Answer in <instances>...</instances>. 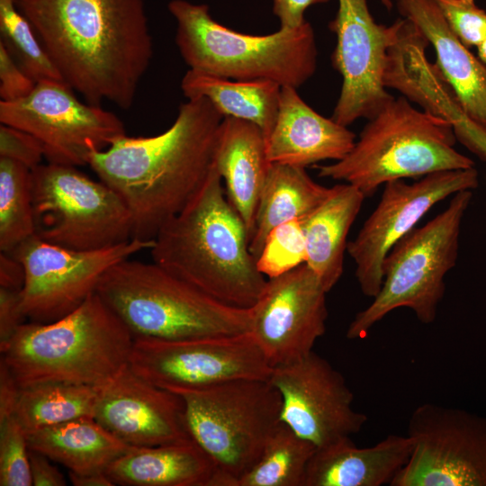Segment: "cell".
Returning <instances> with one entry per match:
<instances>
[{
    "label": "cell",
    "instance_id": "obj_1",
    "mask_svg": "<svg viewBox=\"0 0 486 486\" xmlns=\"http://www.w3.org/2000/svg\"><path fill=\"white\" fill-rule=\"evenodd\" d=\"M16 2L69 87L91 104H133L153 55L143 0Z\"/></svg>",
    "mask_w": 486,
    "mask_h": 486
},
{
    "label": "cell",
    "instance_id": "obj_2",
    "mask_svg": "<svg viewBox=\"0 0 486 486\" xmlns=\"http://www.w3.org/2000/svg\"><path fill=\"white\" fill-rule=\"evenodd\" d=\"M223 118L206 98L187 99L164 132L125 134L91 156L92 170L127 206L132 238L154 239L194 197L212 165Z\"/></svg>",
    "mask_w": 486,
    "mask_h": 486
},
{
    "label": "cell",
    "instance_id": "obj_3",
    "mask_svg": "<svg viewBox=\"0 0 486 486\" xmlns=\"http://www.w3.org/2000/svg\"><path fill=\"white\" fill-rule=\"evenodd\" d=\"M212 164L189 202L166 221L149 249L154 263L216 300L252 308L266 284L249 251L246 225Z\"/></svg>",
    "mask_w": 486,
    "mask_h": 486
},
{
    "label": "cell",
    "instance_id": "obj_4",
    "mask_svg": "<svg viewBox=\"0 0 486 486\" xmlns=\"http://www.w3.org/2000/svg\"><path fill=\"white\" fill-rule=\"evenodd\" d=\"M134 337L96 292L49 323L24 322L1 352L20 387L67 382L100 387L129 364Z\"/></svg>",
    "mask_w": 486,
    "mask_h": 486
},
{
    "label": "cell",
    "instance_id": "obj_5",
    "mask_svg": "<svg viewBox=\"0 0 486 486\" xmlns=\"http://www.w3.org/2000/svg\"><path fill=\"white\" fill-rule=\"evenodd\" d=\"M96 292L134 338L184 340L251 329L252 308L221 302L154 262L127 258L115 264Z\"/></svg>",
    "mask_w": 486,
    "mask_h": 486
},
{
    "label": "cell",
    "instance_id": "obj_6",
    "mask_svg": "<svg viewBox=\"0 0 486 486\" xmlns=\"http://www.w3.org/2000/svg\"><path fill=\"white\" fill-rule=\"evenodd\" d=\"M456 140L447 121L393 96L368 120L344 158L317 166L318 176L370 197L390 181L473 167V160L454 148Z\"/></svg>",
    "mask_w": 486,
    "mask_h": 486
},
{
    "label": "cell",
    "instance_id": "obj_7",
    "mask_svg": "<svg viewBox=\"0 0 486 486\" xmlns=\"http://www.w3.org/2000/svg\"><path fill=\"white\" fill-rule=\"evenodd\" d=\"M168 11L176 22V46L189 69L295 88L316 71V39L307 21L298 28L253 35L216 22L204 4L172 0Z\"/></svg>",
    "mask_w": 486,
    "mask_h": 486
},
{
    "label": "cell",
    "instance_id": "obj_8",
    "mask_svg": "<svg viewBox=\"0 0 486 486\" xmlns=\"http://www.w3.org/2000/svg\"><path fill=\"white\" fill-rule=\"evenodd\" d=\"M174 392L192 438L215 464L212 486H237L282 422L278 390L269 380L238 379Z\"/></svg>",
    "mask_w": 486,
    "mask_h": 486
},
{
    "label": "cell",
    "instance_id": "obj_9",
    "mask_svg": "<svg viewBox=\"0 0 486 486\" xmlns=\"http://www.w3.org/2000/svg\"><path fill=\"white\" fill-rule=\"evenodd\" d=\"M472 198V190L453 194L446 210L393 246L383 262L381 289L349 323L348 339L366 338L399 308L411 310L423 324L434 322L446 292L445 277L458 258L461 225Z\"/></svg>",
    "mask_w": 486,
    "mask_h": 486
},
{
    "label": "cell",
    "instance_id": "obj_10",
    "mask_svg": "<svg viewBox=\"0 0 486 486\" xmlns=\"http://www.w3.org/2000/svg\"><path fill=\"white\" fill-rule=\"evenodd\" d=\"M36 235L75 250L103 248L132 238L130 213L101 180L76 166L40 164L32 170Z\"/></svg>",
    "mask_w": 486,
    "mask_h": 486
},
{
    "label": "cell",
    "instance_id": "obj_11",
    "mask_svg": "<svg viewBox=\"0 0 486 486\" xmlns=\"http://www.w3.org/2000/svg\"><path fill=\"white\" fill-rule=\"evenodd\" d=\"M154 245V239L131 238L117 245L75 250L42 240L34 235L12 254L23 266L25 280L20 291L26 319L39 323L58 320L78 308L115 264Z\"/></svg>",
    "mask_w": 486,
    "mask_h": 486
},
{
    "label": "cell",
    "instance_id": "obj_12",
    "mask_svg": "<svg viewBox=\"0 0 486 486\" xmlns=\"http://www.w3.org/2000/svg\"><path fill=\"white\" fill-rule=\"evenodd\" d=\"M0 122L34 136L49 163L80 166L126 134L120 118L100 105L82 103L59 81L36 84L27 96L0 101Z\"/></svg>",
    "mask_w": 486,
    "mask_h": 486
},
{
    "label": "cell",
    "instance_id": "obj_13",
    "mask_svg": "<svg viewBox=\"0 0 486 486\" xmlns=\"http://www.w3.org/2000/svg\"><path fill=\"white\" fill-rule=\"evenodd\" d=\"M412 452L390 486H486V418L423 403L411 413Z\"/></svg>",
    "mask_w": 486,
    "mask_h": 486
},
{
    "label": "cell",
    "instance_id": "obj_14",
    "mask_svg": "<svg viewBox=\"0 0 486 486\" xmlns=\"http://www.w3.org/2000/svg\"><path fill=\"white\" fill-rule=\"evenodd\" d=\"M129 365L171 392L238 379L269 380L273 370L250 331L184 340L134 338Z\"/></svg>",
    "mask_w": 486,
    "mask_h": 486
},
{
    "label": "cell",
    "instance_id": "obj_15",
    "mask_svg": "<svg viewBox=\"0 0 486 486\" xmlns=\"http://www.w3.org/2000/svg\"><path fill=\"white\" fill-rule=\"evenodd\" d=\"M478 184L474 166L436 172L411 184L404 179L386 183L374 211L347 243L346 251L356 264L355 274L363 294L374 298L378 293L386 256L434 205Z\"/></svg>",
    "mask_w": 486,
    "mask_h": 486
},
{
    "label": "cell",
    "instance_id": "obj_16",
    "mask_svg": "<svg viewBox=\"0 0 486 486\" xmlns=\"http://www.w3.org/2000/svg\"><path fill=\"white\" fill-rule=\"evenodd\" d=\"M328 27L337 40L332 65L342 77L331 118L347 127L358 119L369 120L393 98L384 86V73L395 23H377L367 0H338Z\"/></svg>",
    "mask_w": 486,
    "mask_h": 486
},
{
    "label": "cell",
    "instance_id": "obj_17",
    "mask_svg": "<svg viewBox=\"0 0 486 486\" xmlns=\"http://www.w3.org/2000/svg\"><path fill=\"white\" fill-rule=\"evenodd\" d=\"M269 381L282 397L281 421L316 448L351 437L367 421L353 408L354 393L342 374L314 351L274 367Z\"/></svg>",
    "mask_w": 486,
    "mask_h": 486
},
{
    "label": "cell",
    "instance_id": "obj_18",
    "mask_svg": "<svg viewBox=\"0 0 486 486\" xmlns=\"http://www.w3.org/2000/svg\"><path fill=\"white\" fill-rule=\"evenodd\" d=\"M327 293L306 263L267 279L252 307L250 333L272 368L296 362L313 351L326 332Z\"/></svg>",
    "mask_w": 486,
    "mask_h": 486
},
{
    "label": "cell",
    "instance_id": "obj_19",
    "mask_svg": "<svg viewBox=\"0 0 486 486\" xmlns=\"http://www.w3.org/2000/svg\"><path fill=\"white\" fill-rule=\"evenodd\" d=\"M94 418L134 447L193 439L182 397L147 381L129 364L100 386Z\"/></svg>",
    "mask_w": 486,
    "mask_h": 486
},
{
    "label": "cell",
    "instance_id": "obj_20",
    "mask_svg": "<svg viewBox=\"0 0 486 486\" xmlns=\"http://www.w3.org/2000/svg\"><path fill=\"white\" fill-rule=\"evenodd\" d=\"M356 134L313 110L292 86H282L276 121L266 139L272 164L306 168L324 160L338 161L353 148Z\"/></svg>",
    "mask_w": 486,
    "mask_h": 486
},
{
    "label": "cell",
    "instance_id": "obj_21",
    "mask_svg": "<svg viewBox=\"0 0 486 486\" xmlns=\"http://www.w3.org/2000/svg\"><path fill=\"white\" fill-rule=\"evenodd\" d=\"M397 6L432 45L435 64L465 114L486 131V67L452 32L434 0H397Z\"/></svg>",
    "mask_w": 486,
    "mask_h": 486
},
{
    "label": "cell",
    "instance_id": "obj_22",
    "mask_svg": "<svg viewBox=\"0 0 486 486\" xmlns=\"http://www.w3.org/2000/svg\"><path fill=\"white\" fill-rule=\"evenodd\" d=\"M212 164L224 180L227 199L243 220L250 241L271 165L262 130L252 122L224 117L218 130Z\"/></svg>",
    "mask_w": 486,
    "mask_h": 486
},
{
    "label": "cell",
    "instance_id": "obj_23",
    "mask_svg": "<svg viewBox=\"0 0 486 486\" xmlns=\"http://www.w3.org/2000/svg\"><path fill=\"white\" fill-rule=\"evenodd\" d=\"M408 436L389 435L374 446L358 447L351 437L317 448L302 486H382L391 484L412 452Z\"/></svg>",
    "mask_w": 486,
    "mask_h": 486
},
{
    "label": "cell",
    "instance_id": "obj_24",
    "mask_svg": "<svg viewBox=\"0 0 486 486\" xmlns=\"http://www.w3.org/2000/svg\"><path fill=\"white\" fill-rule=\"evenodd\" d=\"M105 472L121 486H212L216 467L194 440L134 447Z\"/></svg>",
    "mask_w": 486,
    "mask_h": 486
},
{
    "label": "cell",
    "instance_id": "obj_25",
    "mask_svg": "<svg viewBox=\"0 0 486 486\" xmlns=\"http://www.w3.org/2000/svg\"><path fill=\"white\" fill-rule=\"evenodd\" d=\"M364 198L352 184H336L326 201L300 220L306 243V264L328 292L343 274L347 235Z\"/></svg>",
    "mask_w": 486,
    "mask_h": 486
},
{
    "label": "cell",
    "instance_id": "obj_26",
    "mask_svg": "<svg viewBox=\"0 0 486 486\" xmlns=\"http://www.w3.org/2000/svg\"><path fill=\"white\" fill-rule=\"evenodd\" d=\"M27 440L30 449L76 473L105 472L132 447L92 417L33 430L27 433Z\"/></svg>",
    "mask_w": 486,
    "mask_h": 486
},
{
    "label": "cell",
    "instance_id": "obj_27",
    "mask_svg": "<svg viewBox=\"0 0 486 486\" xmlns=\"http://www.w3.org/2000/svg\"><path fill=\"white\" fill-rule=\"evenodd\" d=\"M281 88L270 80H235L194 69L181 80L187 99L206 98L223 117L257 125L266 139L276 121Z\"/></svg>",
    "mask_w": 486,
    "mask_h": 486
},
{
    "label": "cell",
    "instance_id": "obj_28",
    "mask_svg": "<svg viewBox=\"0 0 486 486\" xmlns=\"http://www.w3.org/2000/svg\"><path fill=\"white\" fill-rule=\"evenodd\" d=\"M311 179L303 167L270 165L259 198L249 251L257 258L268 234L278 225L302 220L332 194Z\"/></svg>",
    "mask_w": 486,
    "mask_h": 486
},
{
    "label": "cell",
    "instance_id": "obj_29",
    "mask_svg": "<svg viewBox=\"0 0 486 486\" xmlns=\"http://www.w3.org/2000/svg\"><path fill=\"white\" fill-rule=\"evenodd\" d=\"M99 388L67 382L21 387L15 416L26 433L80 418H94Z\"/></svg>",
    "mask_w": 486,
    "mask_h": 486
},
{
    "label": "cell",
    "instance_id": "obj_30",
    "mask_svg": "<svg viewBox=\"0 0 486 486\" xmlns=\"http://www.w3.org/2000/svg\"><path fill=\"white\" fill-rule=\"evenodd\" d=\"M316 449L281 422L258 461L238 480L237 486H302Z\"/></svg>",
    "mask_w": 486,
    "mask_h": 486
},
{
    "label": "cell",
    "instance_id": "obj_31",
    "mask_svg": "<svg viewBox=\"0 0 486 486\" xmlns=\"http://www.w3.org/2000/svg\"><path fill=\"white\" fill-rule=\"evenodd\" d=\"M34 235L32 169L0 158V251L10 253Z\"/></svg>",
    "mask_w": 486,
    "mask_h": 486
},
{
    "label": "cell",
    "instance_id": "obj_32",
    "mask_svg": "<svg viewBox=\"0 0 486 486\" xmlns=\"http://www.w3.org/2000/svg\"><path fill=\"white\" fill-rule=\"evenodd\" d=\"M0 42L36 83L64 82L16 0H0Z\"/></svg>",
    "mask_w": 486,
    "mask_h": 486
},
{
    "label": "cell",
    "instance_id": "obj_33",
    "mask_svg": "<svg viewBox=\"0 0 486 486\" xmlns=\"http://www.w3.org/2000/svg\"><path fill=\"white\" fill-rule=\"evenodd\" d=\"M307 249L301 220L275 227L267 236L256 258V266L267 278L279 276L306 263Z\"/></svg>",
    "mask_w": 486,
    "mask_h": 486
},
{
    "label": "cell",
    "instance_id": "obj_34",
    "mask_svg": "<svg viewBox=\"0 0 486 486\" xmlns=\"http://www.w3.org/2000/svg\"><path fill=\"white\" fill-rule=\"evenodd\" d=\"M27 433L15 414L0 418V485L32 486Z\"/></svg>",
    "mask_w": 486,
    "mask_h": 486
},
{
    "label": "cell",
    "instance_id": "obj_35",
    "mask_svg": "<svg viewBox=\"0 0 486 486\" xmlns=\"http://www.w3.org/2000/svg\"><path fill=\"white\" fill-rule=\"evenodd\" d=\"M449 28L468 49L486 38V12L475 0H434Z\"/></svg>",
    "mask_w": 486,
    "mask_h": 486
},
{
    "label": "cell",
    "instance_id": "obj_36",
    "mask_svg": "<svg viewBox=\"0 0 486 486\" xmlns=\"http://www.w3.org/2000/svg\"><path fill=\"white\" fill-rule=\"evenodd\" d=\"M0 158L18 161L32 170L41 164L44 150L41 143L32 134L1 123Z\"/></svg>",
    "mask_w": 486,
    "mask_h": 486
},
{
    "label": "cell",
    "instance_id": "obj_37",
    "mask_svg": "<svg viewBox=\"0 0 486 486\" xmlns=\"http://www.w3.org/2000/svg\"><path fill=\"white\" fill-rule=\"evenodd\" d=\"M36 84L0 42V101L22 99L32 93Z\"/></svg>",
    "mask_w": 486,
    "mask_h": 486
},
{
    "label": "cell",
    "instance_id": "obj_38",
    "mask_svg": "<svg viewBox=\"0 0 486 486\" xmlns=\"http://www.w3.org/2000/svg\"><path fill=\"white\" fill-rule=\"evenodd\" d=\"M27 320L21 307L20 291L0 287V352Z\"/></svg>",
    "mask_w": 486,
    "mask_h": 486
},
{
    "label": "cell",
    "instance_id": "obj_39",
    "mask_svg": "<svg viewBox=\"0 0 486 486\" xmlns=\"http://www.w3.org/2000/svg\"><path fill=\"white\" fill-rule=\"evenodd\" d=\"M54 462L37 451L29 450V464L33 486H65L68 484L63 473Z\"/></svg>",
    "mask_w": 486,
    "mask_h": 486
},
{
    "label": "cell",
    "instance_id": "obj_40",
    "mask_svg": "<svg viewBox=\"0 0 486 486\" xmlns=\"http://www.w3.org/2000/svg\"><path fill=\"white\" fill-rule=\"evenodd\" d=\"M329 0H273V13L280 22V28L294 29L306 20L305 11L311 5L325 4Z\"/></svg>",
    "mask_w": 486,
    "mask_h": 486
},
{
    "label": "cell",
    "instance_id": "obj_41",
    "mask_svg": "<svg viewBox=\"0 0 486 486\" xmlns=\"http://www.w3.org/2000/svg\"><path fill=\"white\" fill-rule=\"evenodd\" d=\"M20 389L9 367L0 359V418L15 414Z\"/></svg>",
    "mask_w": 486,
    "mask_h": 486
},
{
    "label": "cell",
    "instance_id": "obj_42",
    "mask_svg": "<svg viewBox=\"0 0 486 486\" xmlns=\"http://www.w3.org/2000/svg\"><path fill=\"white\" fill-rule=\"evenodd\" d=\"M24 280L22 265L12 254L0 251V287L21 291Z\"/></svg>",
    "mask_w": 486,
    "mask_h": 486
},
{
    "label": "cell",
    "instance_id": "obj_43",
    "mask_svg": "<svg viewBox=\"0 0 486 486\" xmlns=\"http://www.w3.org/2000/svg\"><path fill=\"white\" fill-rule=\"evenodd\" d=\"M68 479L74 486H114L105 472L86 473L68 472Z\"/></svg>",
    "mask_w": 486,
    "mask_h": 486
},
{
    "label": "cell",
    "instance_id": "obj_44",
    "mask_svg": "<svg viewBox=\"0 0 486 486\" xmlns=\"http://www.w3.org/2000/svg\"><path fill=\"white\" fill-rule=\"evenodd\" d=\"M476 49L478 58L486 67V38Z\"/></svg>",
    "mask_w": 486,
    "mask_h": 486
}]
</instances>
